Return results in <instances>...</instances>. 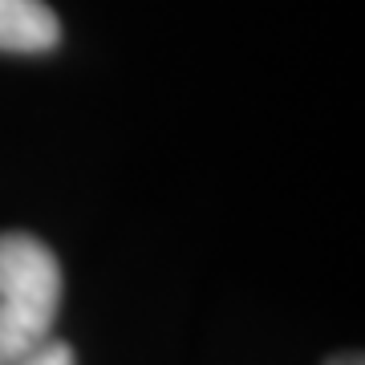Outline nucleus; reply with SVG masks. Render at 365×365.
Instances as JSON below:
<instances>
[{
  "label": "nucleus",
  "instance_id": "nucleus-1",
  "mask_svg": "<svg viewBox=\"0 0 365 365\" xmlns=\"http://www.w3.org/2000/svg\"><path fill=\"white\" fill-rule=\"evenodd\" d=\"M61 309V264L37 235H0V365L25 361L45 341Z\"/></svg>",
  "mask_w": 365,
  "mask_h": 365
},
{
  "label": "nucleus",
  "instance_id": "nucleus-2",
  "mask_svg": "<svg viewBox=\"0 0 365 365\" xmlns=\"http://www.w3.org/2000/svg\"><path fill=\"white\" fill-rule=\"evenodd\" d=\"M61 41V25L41 0H0V49L45 53Z\"/></svg>",
  "mask_w": 365,
  "mask_h": 365
},
{
  "label": "nucleus",
  "instance_id": "nucleus-3",
  "mask_svg": "<svg viewBox=\"0 0 365 365\" xmlns=\"http://www.w3.org/2000/svg\"><path fill=\"white\" fill-rule=\"evenodd\" d=\"M16 365H78V361H73V349L66 341H45L37 353H29L25 361H16Z\"/></svg>",
  "mask_w": 365,
  "mask_h": 365
},
{
  "label": "nucleus",
  "instance_id": "nucleus-4",
  "mask_svg": "<svg viewBox=\"0 0 365 365\" xmlns=\"http://www.w3.org/2000/svg\"><path fill=\"white\" fill-rule=\"evenodd\" d=\"M329 365H365V361H361V353H341V357H333Z\"/></svg>",
  "mask_w": 365,
  "mask_h": 365
}]
</instances>
